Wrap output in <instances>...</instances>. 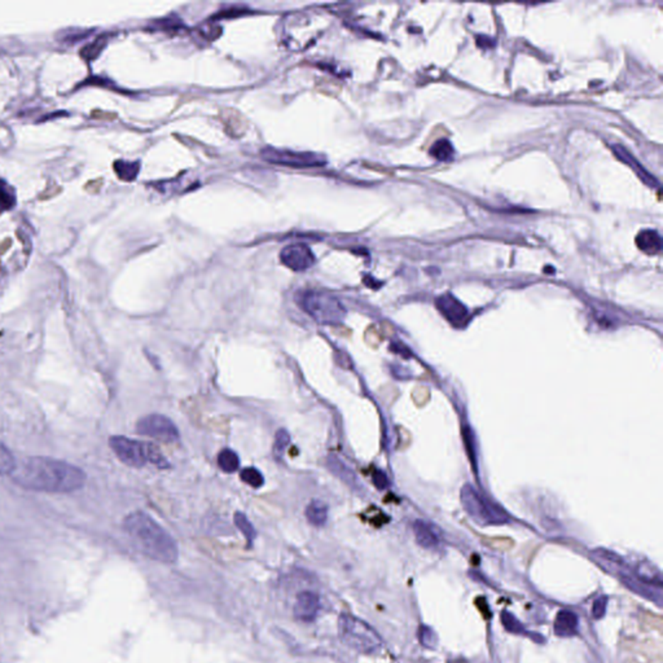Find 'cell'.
I'll use <instances>...</instances> for the list:
<instances>
[{
	"mask_svg": "<svg viewBox=\"0 0 663 663\" xmlns=\"http://www.w3.org/2000/svg\"><path fill=\"white\" fill-rule=\"evenodd\" d=\"M11 243H12V241H11V239H8V237L6 240H3V241L0 243V253H3V251H6V248H7L8 245Z\"/></svg>",
	"mask_w": 663,
	"mask_h": 663,
	"instance_id": "obj_33",
	"label": "cell"
},
{
	"mask_svg": "<svg viewBox=\"0 0 663 663\" xmlns=\"http://www.w3.org/2000/svg\"><path fill=\"white\" fill-rule=\"evenodd\" d=\"M12 478L17 485L33 491L69 494L84 486L86 473L62 460L31 456L17 464Z\"/></svg>",
	"mask_w": 663,
	"mask_h": 663,
	"instance_id": "obj_1",
	"label": "cell"
},
{
	"mask_svg": "<svg viewBox=\"0 0 663 663\" xmlns=\"http://www.w3.org/2000/svg\"><path fill=\"white\" fill-rule=\"evenodd\" d=\"M320 610V598L315 592L303 591L295 605V615L302 622H312Z\"/></svg>",
	"mask_w": 663,
	"mask_h": 663,
	"instance_id": "obj_10",
	"label": "cell"
},
{
	"mask_svg": "<svg viewBox=\"0 0 663 663\" xmlns=\"http://www.w3.org/2000/svg\"><path fill=\"white\" fill-rule=\"evenodd\" d=\"M415 535L417 543L427 549H435L439 545V538L435 531L422 521L415 523Z\"/></svg>",
	"mask_w": 663,
	"mask_h": 663,
	"instance_id": "obj_16",
	"label": "cell"
},
{
	"mask_svg": "<svg viewBox=\"0 0 663 663\" xmlns=\"http://www.w3.org/2000/svg\"><path fill=\"white\" fill-rule=\"evenodd\" d=\"M109 446L119 460L131 468H143L149 463L153 444L130 439L124 435L109 438Z\"/></svg>",
	"mask_w": 663,
	"mask_h": 663,
	"instance_id": "obj_5",
	"label": "cell"
},
{
	"mask_svg": "<svg viewBox=\"0 0 663 663\" xmlns=\"http://www.w3.org/2000/svg\"><path fill=\"white\" fill-rule=\"evenodd\" d=\"M476 40H477V45H478L481 48H491V47H494L495 45L494 39H491V38L487 37V35H478V37L476 38Z\"/></svg>",
	"mask_w": 663,
	"mask_h": 663,
	"instance_id": "obj_32",
	"label": "cell"
},
{
	"mask_svg": "<svg viewBox=\"0 0 663 663\" xmlns=\"http://www.w3.org/2000/svg\"><path fill=\"white\" fill-rule=\"evenodd\" d=\"M240 477L246 485L253 487V488H261L265 485V478L262 473L259 472L256 468H245L240 473Z\"/></svg>",
	"mask_w": 663,
	"mask_h": 663,
	"instance_id": "obj_25",
	"label": "cell"
},
{
	"mask_svg": "<svg viewBox=\"0 0 663 663\" xmlns=\"http://www.w3.org/2000/svg\"><path fill=\"white\" fill-rule=\"evenodd\" d=\"M290 443V434L287 433L285 429H279L275 434V443H273V454L278 457L283 456V454L287 450V446Z\"/></svg>",
	"mask_w": 663,
	"mask_h": 663,
	"instance_id": "obj_26",
	"label": "cell"
},
{
	"mask_svg": "<svg viewBox=\"0 0 663 663\" xmlns=\"http://www.w3.org/2000/svg\"><path fill=\"white\" fill-rule=\"evenodd\" d=\"M339 635L350 648L361 653H375L383 648L380 635L366 623L351 614H342L339 622Z\"/></svg>",
	"mask_w": 663,
	"mask_h": 663,
	"instance_id": "obj_4",
	"label": "cell"
},
{
	"mask_svg": "<svg viewBox=\"0 0 663 663\" xmlns=\"http://www.w3.org/2000/svg\"><path fill=\"white\" fill-rule=\"evenodd\" d=\"M501 623L505 627V630H508L512 634H525V628L521 622L512 613H501Z\"/></svg>",
	"mask_w": 663,
	"mask_h": 663,
	"instance_id": "obj_27",
	"label": "cell"
},
{
	"mask_svg": "<svg viewBox=\"0 0 663 663\" xmlns=\"http://www.w3.org/2000/svg\"><path fill=\"white\" fill-rule=\"evenodd\" d=\"M612 149L613 152L615 153V155L618 157L619 160H620L622 163H626L631 169L634 170L635 172L637 174V177H640L641 180H642L645 185H649L650 188H658V187H659V182L657 180L656 177H653L650 172H648L647 170L644 169L642 165H641L640 163H637V160L627 150L626 148L617 144V146H613Z\"/></svg>",
	"mask_w": 663,
	"mask_h": 663,
	"instance_id": "obj_12",
	"label": "cell"
},
{
	"mask_svg": "<svg viewBox=\"0 0 663 663\" xmlns=\"http://www.w3.org/2000/svg\"><path fill=\"white\" fill-rule=\"evenodd\" d=\"M104 43H105V38L99 37L96 39L94 43H89V45H86L81 50V55L83 57L86 59H92L95 57L96 55L100 52L102 47H103Z\"/></svg>",
	"mask_w": 663,
	"mask_h": 663,
	"instance_id": "obj_28",
	"label": "cell"
},
{
	"mask_svg": "<svg viewBox=\"0 0 663 663\" xmlns=\"http://www.w3.org/2000/svg\"><path fill=\"white\" fill-rule=\"evenodd\" d=\"M141 169V163H131V161H125V160H117L114 163V170L119 174V177L124 180H133Z\"/></svg>",
	"mask_w": 663,
	"mask_h": 663,
	"instance_id": "obj_20",
	"label": "cell"
},
{
	"mask_svg": "<svg viewBox=\"0 0 663 663\" xmlns=\"http://www.w3.org/2000/svg\"><path fill=\"white\" fill-rule=\"evenodd\" d=\"M16 204V193L12 185L7 183V180L0 177V213L4 210L12 209Z\"/></svg>",
	"mask_w": 663,
	"mask_h": 663,
	"instance_id": "obj_21",
	"label": "cell"
},
{
	"mask_svg": "<svg viewBox=\"0 0 663 663\" xmlns=\"http://www.w3.org/2000/svg\"><path fill=\"white\" fill-rule=\"evenodd\" d=\"M636 245L641 251L654 256L662 249V239L654 229H644L636 237Z\"/></svg>",
	"mask_w": 663,
	"mask_h": 663,
	"instance_id": "obj_15",
	"label": "cell"
},
{
	"mask_svg": "<svg viewBox=\"0 0 663 663\" xmlns=\"http://www.w3.org/2000/svg\"><path fill=\"white\" fill-rule=\"evenodd\" d=\"M430 155L438 161H450L454 157V147L449 139H439L430 148Z\"/></svg>",
	"mask_w": 663,
	"mask_h": 663,
	"instance_id": "obj_18",
	"label": "cell"
},
{
	"mask_svg": "<svg viewBox=\"0 0 663 663\" xmlns=\"http://www.w3.org/2000/svg\"><path fill=\"white\" fill-rule=\"evenodd\" d=\"M606 606H608V597H597L592 606V614L596 619L603 618L606 613Z\"/></svg>",
	"mask_w": 663,
	"mask_h": 663,
	"instance_id": "obj_30",
	"label": "cell"
},
{
	"mask_svg": "<svg viewBox=\"0 0 663 663\" xmlns=\"http://www.w3.org/2000/svg\"><path fill=\"white\" fill-rule=\"evenodd\" d=\"M136 432L141 435L163 442H175L179 439V430L174 421L158 413L141 417L136 424Z\"/></svg>",
	"mask_w": 663,
	"mask_h": 663,
	"instance_id": "obj_8",
	"label": "cell"
},
{
	"mask_svg": "<svg viewBox=\"0 0 663 663\" xmlns=\"http://www.w3.org/2000/svg\"><path fill=\"white\" fill-rule=\"evenodd\" d=\"M328 468L334 476H337L339 479L345 481V482H351L353 481V473L351 471L347 468L346 465L342 463V460H339V457L334 456V455H331L328 457Z\"/></svg>",
	"mask_w": 663,
	"mask_h": 663,
	"instance_id": "obj_22",
	"label": "cell"
},
{
	"mask_svg": "<svg viewBox=\"0 0 663 663\" xmlns=\"http://www.w3.org/2000/svg\"><path fill=\"white\" fill-rule=\"evenodd\" d=\"M280 259L287 268L297 273L306 271L315 263L314 253L305 243L287 245L281 251Z\"/></svg>",
	"mask_w": 663,
	"mask_h": 663,
	"instance_id": "obj_9",
	"label": "cell"
},
{
	"mask_svg": "<svg viewBox=\"0 0 663 663\" xmlns=\"http://www.w3.org/2000/svg\"><path fill=\"white\" fill-rule=\"evenodd\" d=\"M419 637H420L421 644L424 647H427V648H433L437 642V637H435L434 632L432 628L429 627L422 626L419 631Z\"/></svg>",
	"mask_w": 663,
	"mask_h": 663,
	"instance_id": "obj_29",
	"label": "cell"
},
{
	"mask_svg": "<svg viewBox=\"0 0 663 663\" xmlns=\"http://www.w3.org/2000/svg\"><path fill=\"white\" fill-rule=\"evenodd\" d=\"M579 620L576 614L570 610H561L554 620V634L561 637H570L578 634Z\"/></svg>",
	"mask_w": 663,
	"mask_h": 663,
	"instance_id": "obj_13",
	"label": "cell"
},
{
	"mask_svg": "<svg viewBox=\"0 0 663 663\" xmlns=\"http://www.w3.org/2000/svg\"><path fill=\"white\" fill-rule=\"evenodd\" d=\"M463 503L469 515L481 525H501L508 521L501 509L479 498L472 487L466 486L463 490Z\"/></svg>",
	"mask_w": 663,
	"mask_h": 663,
	"instance_id": "obj_6",
	"label": "cell"
},
{
	"mask_svg": "<svg viewBox=\"0 0 663 663\" xmlns=\"http://www.w3.org/2000/svg\"><path fill=\"white\" fill-rule=\"evenodd\" d=\"M235 523H236L237 529L241 531V534L248 540V543L251 544L253 540L257 537V532H256L254 526L249 521V518L241 512H237L236 515H235Z\"/></svg>",
	"mask_w": 663,
	"mask_h": 663,
	"instance_id": "obj_24",
	"label": "cell"
},
{
	"mask_svg": "<svg viewBox=\"0 0 663 663\" xmlns=\"http://www.w3.org/2000/svg\"><path fill=\"white\" fill-rule=\"evenodd\" d=\"M300 307L320 324H341L346 309L334 295L317 290H306L298 297Z\"/></svg>",
	"mask_w": 663,
	"mask_h": 663,
	"instance_id": "obj_3",
	"label": "cell"
},
{
	"mask_svg": "<svg viewBox=\"0 0 663 663\" xmlns=\"http://www.w3.org/2000/svg\"><path fill=\"white\" fill-rule=\"evenodd\" d=\"M437 307L450 323L455 325L464 324L468 311L463 303L451 295H443L437 300Z\"/></svg>",
	"mask_w": 663,
	"mask_h": 663,
	"instance_id": "obj_11",
	"label": "cell"
},
{
	"mask_svg": "<svg viewBox=\"0 0 663 663\" xmlns=\"http://www.w3.org/2000/svg\"><path fill=\"white\" fill-rule=\"evenodd\" d=\"M124 529L133 544L149 559L163 564L177 562V542L152 517L143 512H133L126 517Z\"/></svg>",
	"mask_w": 663,
	"mask_h": 663,
	"instance_id": "obj_2",
	"label": "cell"
},
{
	"mask_svg": "<svg viewBox=\"0 0 663 663\" xmlns=\"http://www.w3.org/2000/svg\"><path fill=\"white\" fill-rule=\"evenodd\" d=\"M373 483H375V486H376L377 488L383 490V488L388 487V478H386V476H385L383 472L377 471V472L373 474Z\"/></svg>",
	"mask_w": 663,
	"mask_h": 663,
	"instance_id": "obj_31",
	"label": "cell"
},
{
	"mask_svg": "<svg viewBox=\"0 0 663 663\" xmlns=\"http://www.w3.org/2000/svg\"><path fill=\"white\" fill-rule=\"evenodd\" d=\"M592 559L596 561L597 564L604 568L606 571L615 574L618 576L620 571L626 568L625 561L622 560L615 553L605 551V549H597L592 552Z\"/></svg>",
	"mask_w": 663,
	"mask_h": 663,
	"instance_id": "obj_14",
	"label": "cell"
},
{
	"mask_svg": "<svg viewBox=\"0 0 663 663\" xmlns=\"http://www.w3.org/2000/svg\"><path fill=\"white\" fill-rule=\"evenodd\" d=\"M306 518L314 526H324L328 520V507L327 504L320 500H314L309 503L306 508Z\"/></svg>",
	"mask_w": 663,
	"mask_h": 663,
	"instance_id": "obj_17",
	"label": "cell"
},
{
	"mask_svg": "<svg viewBox=\"0 0 663 663\" xmlns=\"http://www.w3.org/2000/svg\"><path fill=\"white\" fill-rule=\"evenodd\" d=\"M16 466L17 463L15 457L11 454V451L0 442V476L12 474L15 472Z\"/></svg>",
	"mask_w": 663,
	"mask_h": 663,
	"instance_id": "obj_23",
	"label": "cell"
},
{
	"mask_svg": "<svg viewBox=\"0 0 663 663\" xmlns=\"http://www.w3.org/2000/svg\"><path fill=\"white\" fill-rule=\"evenodd\" d=\"M218 465L223 472H236L240 466V459L235 451L226 449V450L221 451L218 455Z\"/></svg>",
	"mask_w": 663,
	"mask_h": 663,
	"instance_id": "obj_19",
	"label": "cell"
},
{
	"mask_svg": "<svg viewBox=\"0 0 663 663\" xmlns=\"http://www.w3.org/2000/svg\"><path fill=\"white\" fill-rule=\"evenodd\" d=\"M262 155L268 163L284 165L289 168H320L327 163V160L322 155L295 152L289 149L267 147L262 150Z\"/></svg>",
	"mask_w": 663,
	"mask_h": 663,
	"instance_id": "obj_7",
	"label": "cell"
}]
</instances>
